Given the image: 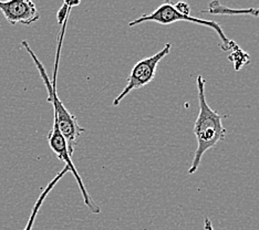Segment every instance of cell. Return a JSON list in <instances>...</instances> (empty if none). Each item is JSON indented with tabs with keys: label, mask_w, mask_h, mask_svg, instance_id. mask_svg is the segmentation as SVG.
I'll return each mask as SVG.
<instances>
[{
	"label": "cell",
	"mask_w": 259,
	"mask_h": 230,
	"mask_svg": "<svg viewBox=\"0 0 259 230\" xmlns=\"http://www.w3.org/2000/svg\"><path fill=\"white\" fill-rule=\"evenodd\" d=\"M196 84L199 112L195 125H194V134H195L196 137L197 147L191 167L188 168V174L190 175L197 172L205 153L213 149L220 142L225 139L227 132L225 126L223 125V120L227 117V115H222L219 112L211 110L207 101H206V81L202 75L197 76Z\"/></svg>",
	"instance_id": "2"
},
{
	"label": "cell",
	"mask_w": 259,
	"mask_h": 230,
	"mask_svg": "<svg viewBox=\"0 0 259 230\" xmlns=\"http://www.w3.org/2000/svg\"><path fill=\"white\" fill-rule=\"evenodd\" d=\"M0 10L10 25L30 26L39 20L40 14L30 0H9L0 2Z\"/></svg>",
	"instance_id": "5"
},
{
	"label": "cell",
	"mask_w": 259,
	"mask_h": 230,
	"mask_svg": "<svg viewBox=\"0 0 259 230\" xmlns=\"http://www.w3.org/2000/svg\"><path fill=\"white\" fill-rule=\"evenodd\" d=\"M202 13H208L210 15H219V16H239V15H250L254 17H259V8H244V9H234L229 8L227 6L221 4L220 2L209 3L208 7Z\"/></svg>",
	"instance_id": "7"
},
{
	"label": "cell",
	"mask_w": 259,
	"mask_h": 230,
	"mask_svg": "<svg viewBox=\"0 0 259 230\" xmlns=\"http://www.w3.org/2000/svg\"><path fill=\"white\" fill-rule=\"evenodd\" d=\"M156 22L160 23V25L163 26H167V25H172V23L179 22V21H186V22H193V23H197V25H201L203 27H207L213 29V30L219 34V37L222 41L221 48L224 51H232L235 47H237L238 44L234 41L229 40L226 34L224 33L223 29L221 27L220 23H217L213 20H205V19H199V18H195L192 16H184L181 15L178 10L175 9L174 4L173 3H164L161 6L153 11V13L149 15H143L140 18H137V19L128 22V27H135L138 25H141L143 22Z\"/></svg>",
	"instance_id": "3"
},
{
	"label": "cell",
	"mask_w": 259,
	"mask_h": 230,
	"mask_svg": "<svg viewBox=\"0 0 259 230\" xmlns=\"http://www.w3.org/2000/svg\"><path fill=\"white\" fill-rule=\"evenodd\" d=\"M68 20H69V17L63 21V23L61 25L60 32H59L58 47H57V53H56V62H55V72H54V79H52V82L49 79V75L47 74V71L44 67V64L41 63V61L37 58V56L34 55L32 49L29 47L28 41L23 40L21 44L23 48L28 51L29 55H30L32 61L34 62V64H36V67L39 71L41 79H42L44 83L47 87V91H48V101L52 104V106H54V121L57 122L59 129H60V132L63 135V137L66 139L69 153L72 156L73 151H74V146L76 144V140L79 139L80 135L83 133L85 129L79 125V122H78V120H76V117L72 113H70L66 106L63 105L60 98L58 97V92H57V76H58L59 63H60L61 49H62L64 34H66V30H67Z\"/></svg>",
	"instance_id": "1"
},
{
	"label": "cell",
	"mask_w": 259,
	"mask_h": 230,
	"mask_svg": "<svg viewBox=\"0 0 259 230\" xmlns=\"http://www.w3.org/2000/svg\"><path fill=\"white\" fill-rule=\"evenodd\" d=\"M204 229L205 230H214L213 225H211V221L208 217H204Z\"/></svg>",
	"instance_id": "10"
},
{
	"label": "cell",
	"mask_w": 259,
	"mask_h": 230,
	"mask_svg": "<svg viewBox=\"0 0 259 230\" xmlns=\"http://www.w3.org/2000/svg\"><path fill=\"white\" fill-rule=\"evenodd\" d=\"M170 49H172V44L166 43L164 45V48L155 53V55L142 59L138 63H135L131 70V73H130L125 87L123 88L122 92L114 99L113 103H112L113 106L119 105L123 101V99L126 98V96H128L132 91L138 90V88L151 83L155 78L158 63L162 61V59L168 55Z\"/></svg>",
	"instance_id": "4"
},
{
	"label": "cell",
	"mask_w": 259,
	"mask_h": 230,
	"mask_svg": "<svg viewBox=\"0 0 259 230\" xmlns=\"http://www.w3.org/2000/svg\"><path fill=\"white\" fill-rule=\"evenodd\" d=\"M228 60L233 62L235 71H239L240 69H243L246 64H248L250 62V57L248 53L241 49L239 45H237L231 51V55L228 56Z\"/></svg>",
	"instance_id": "8"
},
{
	"label": "cell",
	"mask_w": 259,
	"mask_h": 230,
	"mask_svg": "<svg viewBox=\"0 0 259 230\" xmlns=\"http://www.w3.org/2000/svg\"><path fill=\"white\" fill-rule=\"evenodd\" d=\"M174 7L175 9L179 11L181 15H184V16H190L191 13V8H190V5L184 3V2H180L178 4H174Z\"/></svg>",
	"instance_id": "9"
},
{
	"label": "cell",
	"mask_w": 259,
	"mask_h": 230,
	"mask_svg": "<svg viewBox=\"0 0 259 230\" xmlns=\"http://www.w3.org/2000/svg\"><path fill=\"white\" fill-rule=\"evenodd\" d=\"M69 172H70L69 168H68L67 166H64V167L62 168L61 172L58 173V174L56 175L55 178L52 179L48 185H47V187L45 188V190L42 191V193L40 194V196L38 197L36 204H34L33 208H32V211H31V215H30V217H29L27 225H26L25 228H23V230H32L33 223H34V221H36V218H37V216H38V212H39V210H40V208H41V206H42L44 202L46 200L47 196H48V195L50 194V192H51L52 190H54L55 186L59 182V180H60V179L62 178V177H63L64 175H66L67 173H69Z\"/></svg>",
	"instance_id": "6"
}]
</instances>
